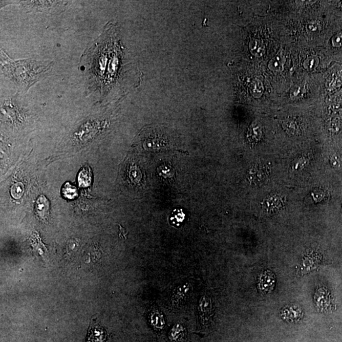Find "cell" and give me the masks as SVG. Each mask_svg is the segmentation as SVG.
<instances>
[{"instance_id": "cell-3", "label": "cell", "mask_w": 342, "mask_h": 342, "mask_svg": "<svg viewBox=\"0 0 342 342\" xmlns=\"http://www.w3.org/2000/svg\"><path fill=\"white\" fill-rule=\"evenodd\" d=\"M200 321L203 325L207 324V322L211 320L213 315V304L209 297L204 296L200 299L199 308Z\"/></svg>"}, {"instance_id": "cell-7", "label": "cell", "mask_w": 342, "mask_h": 342, "mask_svg": "<svg viewBox=\"0 0 342 342\" xmlns=\"http://www.w3.org/2000/svg\"><path fill=\"white\" fill-rule=\"evenodd\" d=\"M106 332L100 326H93L89 330L87 342H104L106 339Z\"/></svg>"}, {"instance_id": "cell-5", "label": "cell", "mask_w": 342, "mask_h": 342, "mask_svg": "<svg viewBox=\"0 0 342 342\" xmlns=\"http://www.w3.org/2000/svg\"><path fill=\"white\" fill-rule=\"evenodd\" d=\"M49 206L48 200L44 195H41L36 201L35 205V210L38 216L43 220L48 219L49 216Z\"/></svg>"}, {"instance_id": "cell-14", "label": "cell", "mask_w": 342, "mask_h": 342, "mask_svg": "<svg viewBox=\"0 0 342 342\" xmlns=\"http://www.w3.org/2000/svg\"><path fill=\"white\" fill-rule=\"evenodd\" d=\"M63 194L64 197L72 200L78 196V192L76 187L70 185L69 183H67L64 185L63 188Z\"/></svg>"}, {"instance_id": "cell-1", "label": "cell", "mask_w": 342, "mask_h": 342, "mask_svg": "<svg viewBox=\"0 0 342 342\" xmlns=\"http://www.w3.org/2000/svg\"><path fill=\"white\" fill-rule=\"evenodd\" d=\"M1 70L19 88L27 91L43 78L52 63L34 60L13 61L4 51L1 52Z\"/></svg>"}, {"instance_id": "cell-13", "label": "cell", "mask_w": 342, "mask_h": 342, "mask_svg": "<svg viewBox=\"0 0 342 342\" xmlns=\"http://www.w3.org/2000/svg\"><path fill=\"white\" fill-rule=\"evenodd\" d=\"M284 57L281 54L274 57L269 64V67L274 72H280L283 69Z\"/></svg>"}, {"instance_id": "cell-15", "label": "cell", "mask_w": 342, "mask_h": 342, "mask_svg": "<svg viewBox=\"0 0 342 342\" xmlns=\"http://www.w3.org/2000/svg\"><path fill=\"white\" fill-rule=\"evenodd\" d=\"M23 192H24V186L21 182H18L14 184L11 188V194L14 198L19 199L22 197Z\"/></svg>"}, {"instance_id": "cell-2", "label": "cell", "mask_w": 342, "mask_h": 342, "mask_svg": "<svg viewBox=\"0 0 342 342\" xmlns=\"http://www.w3.org/2000/svg\"><path fill=\"white\" fill-rule=\"evenodd\" d=\"M65 1H19V5L27 10H36L38 12H48L57 10L58 8L63 7Z\"/></svg>"}, {"instance_id": "cell-4", "label": "cell", "mask_w": 342, "mask_h": 342, "mask_svg": "<svg viewBox=\"0 0 342 342\" xmlns=\"http://www.w3.org/2000/svg\"><path fill=\"white\" fill-rule=\"evenodd\" d=\"M275 285V275L271 271L263 273L258 280V287L262 294L271 292Z\"/></svg>"}, {"instance_id": "cell-9", "label": "cell", "mask_w": 342, "mask_h": 342, "mask_svg": "<svg viewBox=\"0 0 342 342\" xmlns=\"http://www.w3.org/2000/svg\"><path fill=\"white\" fill-rule=\"evenodd\" d=\"M192 291V285H189V284H186V285H184L182 286H179L172 297L173 303L179 304V303L185 300V298H187L188 294Z\"/></svg>"}, {"instance_id": "cell-8", "label": "cell", "mask_w": 342, "mask_h": 342, "mask_svg": "<svg viewBox=\"0 0 342 342\" xmlns=\"http://www.w3.org/2000/svg\"><path fill=\"white\" fill-rule=\"evenodd\" d=\"M92 173L88 166H85L80 171L78 175V183L80 187L86 188L90 186Z\"/></svg>"}, {"instance_id": "cell-12", "label": "cell", "mask_w": 342, "mask_h": 342, "mask_svg": "<svg viewBox=\"0 0 342 342\" xmlns=\"http://www.w3.org/2000/svg\"><path fill=\"white\" fill-rule=\"evenodd\" d=\"M150 321L154 328L157 329V330L163 328L164 325H165V321H164L163 316L157 310H155L151 313Z\"/></svg>"}, {"instance_id": "cell-16", "label": "cell", "mask_w": 342, "mask_h": 342, "mask_svg": "<svg viewBox=\"0 0 342 342\" xmlns=\"http://www.w3.org/2000/svg\"><path fill=\"white\" fill-rule=\"evenodd\" d=\"M184 219H185V214L182 211H175L172 217H171V224L177 226H180V224L183 222Z\"/></svg>"}, {"instance_id": "cell-6", "label": "cell", "mask_w": 342, "mask_h": 342, "mask_svg": "<svg viewBox=\"0 0 342 342\" xmlns=\"http://www.w3.org/2000/svg\"><path fill=\"white\" fill-rule=\"evenodd\" d=\"M281 315L283 319L287 320L288 321H296L302 317V310L297 305H292L284 310Z\"/></svg>"}, {"instance_id": "cell-18", "label": "cell", "mask_w": 342, "mask_h": 342, "mask_svg": "<svg viewBox=\"0 0 342 342\" xmlns=\"http://www.w3.org/2000/svg\"><path fill=\"white\" fill-rule=\"evenodd\" d=\"M332 46L335 48H342V30L337 33L331 40Z\"/></svg>"}, {"instance_id": "cell-10", "label": "cell", "mask_w": 342, "mask_h": 342, "mask_svg": "<svg viewBox=\"0 0 342 342\" xmlns=\"http://www.w3.org/2000/svg\"><path fill=\"white\" fill-rule=\"evenodd\" d=\"M316 302H317L318 306L321 309H325L328 307V303H330V296L326 290L321 288L316 293Z\"/></svg>"}, {"instance_id": "cell-11", "label": "cell", "mask_w": 342, "mask_h": 342, "mask_svg": "<svg viewBox=\"0 0 342 342\" xmlns=\"http://www.w3.org/2000/svg\"><path fill=\"white\" fill-rule=\"evenodd\" d=\"M185 330L182 326L176 325L170 333V339L176 342H184L185 341Z\"/></svg>"}, {"instance_id": "cell-17", "label": "cell", "mask_w": 342, "mask_h": 342, "mask_svg": "<svg viewBox=\"0 0 342 342\" xmlns=\"http://www.w3.org/2000/svg\"><path fill=\"white\" fill-rule=\"evenodd\" d=\"M262 134V129L261 126L256 125L252 126V128L249 132V136L251 137L254 140L257 141L261 138Z\"/></svg>"}]
</instances>
